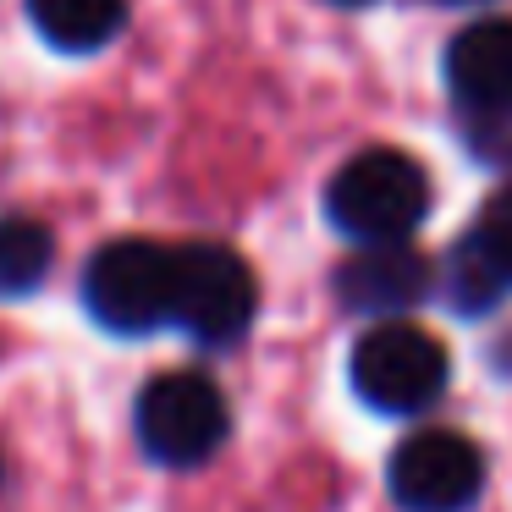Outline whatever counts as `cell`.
Returning a JSON list of instances; mask_svg holds the SVG:
<instances>
[{
    "label": "cell",
    "instance_id": "obj_1",
    "mask_svg": "<svg viewBox=\"0 0 512 512\" xmlns=\"http://www.w3.org/2000/svg\"><path fill=\"white\" fill-rule=\"evenodd\" d=\"M325 215L353 243H408L430 215V177L402 149H364L331 177Z\"/></svg>",
    "mask_w": 512,
    "mask_h": 512
},
{
    "label": "cell",
    "instance_id": "obj_2",
    "mask_svg": "<svg viewBox=\"0 0 512 512\" xmlns=\"http://www.w3.org/2000/svg\"><path fill=\"white\" fill-rule=\"evenodd\" d=\"M452 358L424 325L413 320H380L358 336L347 380L375 413H419L446 391Z\"/></svg>",
    "mask_w": 512,
    "mask_h": 512
},
{
    "label": "cell",
    "instance_id": "obj_3",
    "mask_svg": "<svg viewBox=\"0 0 512 512\" xmlns=\"http://www.w3.org/2000/svg\"><path fill=\"white\" fill-rule=\"evenodd\" d=\"M171 287H177V254L144 237H122L89 259L83 303L105 331L144 336L171 320Z\"/></svg>",
    "mask_w": 512,
    "mask_h": 512
},
{
    "label": "cell",
    "instance_id": "obj_4",
    "mask_svg": "<svg viewBox=\"0 0 512 512\" xmlns=\"http://www.w3.org/2000/svg\"><path fill=\"white\" fill-rule=\"evenodd\" d=\"M226 430H232V408L210 375L177 369L149 380L138 397V441L166 468H199L204 457L221 452Z\"/></svg>",
    "mask_w": 512,
    "mask_h": 512
},
{
    "label": "cell",
    "instance_id": "obj_5",
    "mask_svg": "<svg viewBox=\"0 0 512 512\" xmlns=\"http://www.w3.org/2000/svg\"><path fill=\"white\" fill-rule=\"evenodd\" d=\"M177 254V287H171V320L204 347H226L248 331L259 309L254 270L221 243H188Z\"/></svg>",
    "mask_w": 512,
    "mask_h": 512
},
{
    "label": "cell",
    "instance_id": "obj_6",
    "mask_svg": "<svg viewBox=\"0 0 512 512\" xmlns=\"http://www.w3.org/2000/svg\"><path fill=\"white\" fill-rule=\"evenodd\" d=\"M386 490L402 512H468L485 490V457L457 430H419L391 452Z\"/></svg>",
    "mask_w": 512,
    "mask_h": 512
},
{
    "label": "cell",
    "instance_id": "obj_7",
    "mask_svg": "<svg viewBox=\"0 0 512 512\" xmlns=\"http://www.w3.org/2000/svg\"><path fill=\"white\" fill-rule=\"evenodd\" d=\"M336 303L369 320H402L413 303L430 292V259L413 254L408 243H358L336 265Z\"/></svg>",
    "mask_w": 512,
    "mask_h": 512
},
{
    "label": "cell",
    "instance_id": "obj_8",
    "mask_svg": "<svg viewBox=\"0 0 512 512\" xmlns=\"http://www.w3.org/2000/svg\"><path fill=\"white\" fill-rule=\"evenodd\" d=\"M446 89L479 122L512 116V17L463 28L446 50Z\"/></svg>",
    "mask_w": 512,
    "mask_h": 512
},
{
    "label": "cell",
    "instance_id": "obj_9",
    "mask_svg": "<svg viewBox=\"0 0 512 512\" xmlns=\"http://www.w3.org/2000/svg\"><path fill=\"white\" fill-rule=\"evenodd\" d=\"M28 23L39 28V39L67 56L100 50L122 34L127 0H28Z\"/></svg>",
    "mask_w": 512,
    "mask_h": 512
},
{
    "label": "cell",
    "instance_id": "obj_10",
    "mask_svg": "<svg viewBox=\"0 0 512 512\" xmlns=\"http://www.w3.org/2000/svg\"><path fill=\"white\" fill-rule=\"evenodd\" d=\"M50 265H56V237L45 221L28 215H6L0 221V298H28L45 287Z\"/></svg>",
    "mask_w": 512,
    "mask_h": 512
},
{
    "label": "cell",
    "instance_id": "obj_11",
    "mask_svg": "<svg viewBox=\"0 0 512 512\" xmlns=\"http://www.w3.org/2000/svg\"><path fill=\"white\" fill-rule=\"evenodd\" d=\"M441 292L452 298L457 314H490L501 303V292H507V281H501L496 265L474 248V237H463V243L452 248V259H446V270H441Z\"/></svg>",
    "mask_w": 512,
    "mask_h": 512
},
{
    "label": "cell",
    "instance_id": "obj_12",
    "mask_svg": "<svg viewBox=\"0 0 512 512\" xmlns=\"http://www.w3.org/2000/svg\"><path fill=\"white\" fill-rule=\"evenodd\" d=\"M468 237H474V248L490 259V265H496V276L512 287V188L490 193Z\"/></svg>",
    "mask_w": 512,
    "mask_h": 512
},
{
    "label": "cell",
    "instance_id": "obj_13",
    "mask_svg": "<svg viewBox=\"0 0 512 512\" xmlns=\"http://www.w3.org/2000/svg\"><path fill=\"white\" fill-rule=\"evenodd\" d=\"M331 6H369V0H331Z\"/></svg>",
    "mask_w": 512,
    "mask_h": 512
}]
</instances>
